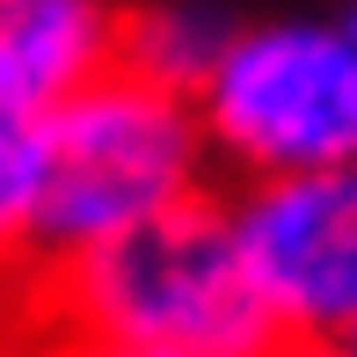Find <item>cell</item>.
Wrapping results in <instances>:
<instances>
[{
	"label": "cell",
	"instance_id": "obj_1",
	"mask_svg": "<svg viewBox=\"0 0 357 357\" xmlns=\"http://www.w3.org/2000/svg\"><path fill=\"white\" fill-rule=\"evenodd\" d=\"M22 278V321L52 328H88L168 357H263L278 343L234 204L204 190Z\"/></svg>",
	"mask_w": 357,
	"mask_h": 357
},
{
	"label": "cell",
	"instance_id": "obj_2",
	"mask_svg": "<svg viewBox=\"0 0 357 357\" xmlns=\"http://www.w3.org/2000/svg\"><path fill=\"white\" fill-rule=\"evenodd\" d=\"M204 153L212 146L197 124V95L160 80L117 44L44 124V183L22 270L95 248L124 226L197 197Z\"/></svg>",
	"mask_w": 357,
	"mask_h": 357
},
{
	"label": "cell",
	"instance_id": "obj_3",
	"mask_svg": "<svg viewBox=\"0 0 357 357\" xmlns=\"http://www.w3.org/2000/svg\"><path fill=\"white\" fill-rule=\"evenodd\" d=\"M204 146L248 183L357 160V29H248L197 80Z\"/></svg>",
	"mask_w": 357,
	"mask_h": 357
},
{
	"label": "cell",
	"instance_id": "obj_4",
	"mask_svg": "<svg viewBox=\"0 0 357 357\" xmlns=\"http://www.w3.org/2000/svg\"><path fill=\"white\" fill-rule=\"evenodd\" d=\"M234 219L278 335H357V160L255 183Z\"/></svg>",
	"mask_w": 357,
	"mask_h": 357
},
{
	"label": "cell",
	"instance_id": "obj_5",
	"mask_svg": "<svg viewBox=\"0 0 357 357\" xmlns=\"http://www.w3.org/2000/svg\"><path fill=\"white\" fill-rule=\"evenodd\" d=\"M124 29L95 0H0V263H29L44 183V124L117 52Z\"/></svg>",
	"mask_w": 357,
	"mask_h": 357
},
{
	"label": "cell",
	"instance_id": "obj_6",
	"mask_svg": "<svg viewBox=\"0 0 357 357\" xmlns=\"http://www.w3.org/2000/svg\"><path fill=\"white\" fill-rule=\"evenodd\" d=\"M15 357H168V350H139V343H109L88 328H52V321H22Z\"/></svg>",
	"mask_w": 357,
	"mask_h": 357
},
{
	"label": "cell",
	"instance_id": "obj_7",
	"mask_svg": "<svg viewBox=\"0 0 357 357\" xmlns=\"http://www.w3.org/2000/svg\"><path fill=\"white\" fill-rule=\"evenodd\" d=\"M263 357H357L350 335H278Z\"/></svg>",
	"mask_w": 357,
	"mask_h": 357
},
{
	"label": "cell",
	"instance_id": "obj_8",
	"mask_svg": "<svg viewBox=\"0 0 357 357\" xmlns=\"http://www.w3.org/2000/svg\"><path fill=\"white\" fill-rule=\"evenodd\" d=\"M350 29H357V22H350Z\"/></svg>",
	"mask_w": 357,
	"mask_h": 357
}]
</instances>
